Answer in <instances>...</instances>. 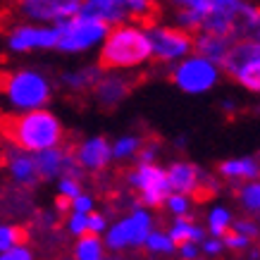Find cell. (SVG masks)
<instances>
[{
  "mask_svg": "<svg viewBox=\"0 0 260 260\" xmlns=\"http://www.w3.org/2000/svg\"><path fill=\"white\" fill-rule=\"evenodd\" d=\"M179 253L184 260H196L198 258V246L196 244H184V246H179Z\"/></svg>",
  "mask_w": 260,
  "mask_h": 260,
  "instance_id": "74e56055",
  "label": "cell"
},
{
  "mask_svg": "<svg viewBox=\"0 0 260 260\" xmlns=\"http://www.w3.org/2000/svg\"><path fill=\"white\" fill-rule=\"evenodd\" d=\"M57 189H60V196L70 198V201H74L77 196H81V184L77 179H70V177H62Z\"/></svg>",
  "mask_w": 260,
  "mask_h": 260,
  "instance_id": "1f68e13d",
  "label": "cell"
},
{
  "mask_svg": "<svg viewBox=\"0 0 260 260\" xmlns=\"http://www.w3.org/2000/svg\"><path fill=\"white\" fill-rule=\"evenodd\" d=\"M26 241V232L22 227H12V224H0V253L10 251L15 246H22Z\"/></svg>",
  "mask_w": 260,
  "mask_h": 260,
  "instance_id": "d4e9b609",
  "label": "cell"
},
{
  "mask_svg": "<svg viewBox=\"0 0 260 260\" xmlns=\"http://www.w3.org/2000/svg\"><path fill=\"white\" fill-rule=\"evenodd\" d=\"M67 229H70L74 237H84V234H88V215L72 213V217L67 220Z\"/></svg>",
  "mask_w": 260,
  "mask_h": 260,
  "instance_id": "4dcf8cb0",
  "label": "cell"
},
{
  "mask_svg": "<svg viewBox=\"0 0 260 260\" xmlns=\"http://www.w3.org/2000/svg\"><path fill=\"white\" fill-rule=\"evenodd\" d=\"M146 244V248H148L150 253H172L177 246L172 244V239L167 237V234H162V232H150L148 239L143 241Z\"/></svg>",
  "mask_w": 260,
  "mask_h": 260,
  "instance_id": "4316f807",
  "label": "cell"
},
{
  "mask_svg": "<svg viewBox=\"0 0 260 260\" xmlns=\"http://www.w3.org/2000/svg\"><path fill=\"white\" fill-rule=\"evenodd\" d=\"M232 43H234V39L215 36V34H198V39H193V48H196L198 55L210 60L213 64H217L220 70H222V62H224Z\"/></svg>",
  "mask_w": 260,
  "mask_h": 260,
  "instance_id": "2e32d148",
  "label": "cell"
},
{
  "mask_svg": "<svg viewBox=\"0 0 260 260\" xmlns=\"http://www.w3.org/2000/svg\"><path fill=\"white\" fill-rule=\"evenodd\" d=\"M57 50L62 53H84L108 36V24L95 17L77 15L57 22Z\"/></svg>",
  "mask_w": 260,
  "mask_h": 260,
  "instance_id": "5b68a950",
  "label": "cell"
},
{
  "mask_svg": "<svg viewBox=\"0 0 260 260\" xmlns=\"http://www.w3.org/2000/svg\"><path fill=\"white\" fill-rule=\"evenodd\" d=\"M139 148H141V139H136V136H122L112 146V158L115 160L134 158L136 153H139Z\"/></svg>",
  "mask_w": 260,
  "mask_h": 260,
  "instance_id": "484cf974",
  "label": "cell"
},
{
  "mask_svg": "<svg viewBox=\"0 0 260 260\" xmlns=\"http://www.w3.org/2000/svg\"><path fill=\"white\" fill-rule=\"evenodd\" d=\"M8 48L12 53L57 48V29L55 26H15L8 36Z\"/></svg>",
  "mask_w": 260,
  "mask_h": 260,
  "instance_id": "7c38bea8",
  "label": "cell"
},
{
  "mask_svg": "<svg viewBox=\"0 0 260 260\" xmlns=\"http://www.w3.org/2000/svg\"><path fill=\"white\" fill-rule=\"evenodd\" d=\"M77 260H105L103 258V244L95 234H84L77 244Z\"/></svg>",
  "mask_w": 260,
  "mask_h": 260,
  "instance_id": "cb8c5ba5",
  "label": "cell"
},
{
  "mask_svg": "<svg viewBox=\"0 0 260 260\" xmlns=\"http://www.w3.org/2000/svg\"><path fill=\"white\" fill-rule=\"evenodd\" d=\"M251 39H253V41H258V43H260V24H258V29L253 31V36H251Z\"/></svg>",
  "mask_w": 260,
  "mask_h": 260,
  "instance_id": "f35d334b",
  "label": "cell"
},
{
  "mask_svg": "<svg viewBox=\"0 0 260 260\" xmlns=\"http://www.w3.org/2000/svg\"><path fill=\"white\" fill-rule=\"evenodd\" d=\"M217 174L222 179L244 184L251 179H260V158L258 155H244V158H229L222 160L217 167Z\"/></svg>",
  "mask_w": 260,
  "mask_h": 260,
  "instance_id": "9a60e30c",
  "label": "cell"
},
{
  "mask_svg": "<svg viewBox=\"0 0 260 260\" xmlns=\"http://www.w3.org/2000/svg\"><path fill=\"white\" fill-rule=\"evenodd\" d=\"M222 72L229 74L239 86L260 95V43L253 39H239L232 43Z\"/></svg>",
  "mask_w": 260,
  "mask_h": 260,
  "instance_id": "277c9868",
  "label": "cell"
},
{
  "mask_svg": "<svg viewBox=\"0 0 260 260\" xmlns=\"http://www.w3.org/2000/svg\"><path fill=\"white\" fill-rule=\"evenodd\" d=\"M79 15L95 17L105 24H117L126 19V10L122 0H81Z\"/></svg>",
  "mask_w": 260,
  "mask_h": 260,
  "instance_id": "e0dca14e",
  "label": "cell"
},
{
  "mask_svg": "<svg viewBox=\"0 0 260 260\" xmlns=\"http://www.w3.org/2000/svg\"><path fill=\"white\" fill-rule=\"evenodd\" d=\"M158 153H160V143L155 141H148L146 146L141 143V148H139V162H155V158H158Z\"/></svg>",
  "mask_w": 260,
  "mask_h": 260,
  "instance_id": "d6a6232c",
  "label": "cell"
},
{
  "mask_svg": "<svg viewBox=\"0 0 260 260\" xmlns=\"http://www.w3.org/2000/svg\"><path fill=\"white\" fill-rule=\"evenodd\" d=\"M0 91L17 110H41L50 101V81L31 70L0 72Z\"/></svg>",
  "mask_w": 260,
  "mask_h": 260,
  "instance_id": "3957f363",
  "label": "cell"
},
{
  "mask_svg": "<svg viewBox=\"0 0 260 260\" xmlns=\"http://www.w3.org/2000/svg\"><path fill=\"white\" fill-rule=\"evenodd\" d=\"M167 210L172 215H177V217H186L191 210V201L186 196H181V193H172V196H167L165 201Z\"/></svg>",
  "mask_w": 260,
  "mask_h": 260,
  "instance_id": "f1b7e54d",
  "label": "cell"
},
{
  "mask_svg": "<svg viewBox=\"0 0 260 260\" xmlns=\"http://www.w3.org/2000/svg\"><path fill=\"white\" fill-rule=\"evenodd\" d=\"M150 43L146 36V26L141 24H119L112 31H108L103 41L101 55H98V67L103 72L115 70H134L148 62Z\"/></svg>",
  "mask_w": 260,
  "mask_h": 260,
  "instance_id": "7a4b0ae2",
  "label": "cell"
},
{
  "mask_svg": "<svg viewBox=\"0 0 260 260\" xmlns=\"http://www.w3.org/2000/svg\"><path fill=\"white\" fill-rule=\"evenodd\" d=\"M167 172V181H170V191L181 193V196H191L196 193L198 198H205L208 193L213 196L217 191V184L210 174H205L203 170H198L193 162L186 160H177L165 170Z\"/></svg>",
  "mask_w": 260,
  "mask_h": 260,
  "instance_id": "ba28073f",
  "label": "cell"
},
{
  "mask_svg": "<svg viewBox=\"0 0 260 260\" xmlns=\"http://www.w3.org/2000/svg\"><path fill=\"white\" fill-rule=\"evenodd\" d=\"M72 210H74V213H79V215H88L91 210H93V201L81 193V196H77L74 201H72Z\"/></svg>",
  "mask_w": 260,
  "mask_h": 260,
  "instance_id": "d590c367",
  "label": "cell"
},
{
  "mask_svg": "<svg viewBox=\"0 0 260 260\" xmlns=\"http://www.w3.org/2000/svg\"><path fill=\"white\" fill-rule=\"evenodd\" d=\"M232 232H237V234H241V237L246 239H258L260 237V224L253 217H239V220L232 222Z\"/></svg>",
  "mask_w": 260,
  "mask_h": 260,
  "instance_id": "83f0119b",
  "label": "cell"
},
{
  "mask_svg": "<svg viewBox=\"0 0 260 260\" xmlns=\"http://www.w3.org/2000/svg\"><path fill=\"white\" fill-rule=\"evenodd\" d=\"M222 244H224V248H232V251H246V248H251V239H246L229 229L227 234L222 237Z\"/></svg>",
  "mask_w": 260,
  "mask_h": 260,
  "instance_id": "f546056e",
  "label": "cell"
},
{
  "mask_svg": "<svg viewBox=\"0 0 260 260\" xmlns=\"http://www.w3.org/2000/svg\"><path fill=\"white\" fill-rule=\"evenodd\" d=\"M129 184L139 189L141 203L148 205V208L165 205L167 196H170L167 172L155 162H139L134 172L129 174Z\"/></svg>",
  "mask_w": 260,
  "mask_h": 260,
  "instance_id": "9c48e42d",
  "label": "cell"
},
{
  "mask_svg": "<svg viewBox=\"0 0 260 260\" xmlns=\"http://www.w3.org/2000/svg\"><path fill=\"white\" fill-rule=\"evenodd\" d=\"M0 260H34V255H31V251L22 244V246L10 248V251H3L0 253Z\"/></svg>",
  "mask_w": 260,
  "mask_h": 260,
  "instance_id": "836d02e7",
  "label": "cell"
},
{
  "mask_svg": "<svg viewBox=\"0 0 260 260\" xmlns=\"http://www.w3.org/2000/svg\"><path fill=\"white\" fill-rule=\"evenodd\" d=\"M62 160H64V150L60 148L39 150L34 155V165H36L39 179H55L57 174H62Z\"/></svg>",
  "mask_w": 260,
  "mask_h": 260,
  "instance_id": "44dd1931",
  "label": "cell"
},
{
  "mask_svg": "<svg viewBox=\"0 0 260 260\" xmlns=\"http://www.w3.org/2000/svg\"><path fill=\"white\" fill-rule=\"evenodd\" d=\"M0 136L17 150L39 153L48 148H60L64 139L62 122L48 110H26L22 115H3Z\"/></svg>",
  "mask_w": 260,
  "mask_h": 260,
  "instance_id": "6da1fadb",
  "label": "cell"
},
{
  "mask_svg": "<svg viewBox=\"0 0 260 260\" xmlns=\"http://www.w3.org/2000/svg\"><path fill=\"white\" fill-rule=\"evenodd\" d=\"M103 77V70L95 64V67H81V70L74 72H64L60 81L62 86L72 93H81V91H93V86L98 84V79Z\"/></svg>",
  "mask_w": 260,
  "mask_h": 260,
  "instance_id": "d6986e66",
  "label": "cell"
},
{
  "mask_svg": "<svg viewBox=\"0 0 260 260\" xmlns=\"http://www.w3.org/2000/svg\"><path fill=\"white\" fill-rule=\"evenodd\" d=\"M222 70L217 64H213L210 60L196 55V57H186L184 62H179L172 70V81L174 86L181 88L184 93H205L210 88L217 86L220 81Z\"/></svg>",
  "mask_w": 260,
  "mask_h": 260,
  "instance_id": "8992f818",
  "label": "cell"
},
{
  "mask_svg": "<svg viewBox=\"0 0 260 260\" xmlns=\"http://www.w3.org/2000/svg\"><path fill=\"white\" fill-rule=\"evenodd\" d=\"M146 36L150 43V53L158 62H174L193 48V39L189 31L179 26H162V24H150L146 26Z\"/></svg>",
  "mask_w": 260,
  "mask_h": 260,
  "instance_id": "52a82bcc",
  "label": "cell"
},
{
  "mask_svg": "<svg viewBox=\"0 0 260 260\" xmlns=\"http://www.w3.org/2000/svg\"><path fill=\"white\" fill-rule=\"evenodd\" d=\"M153 232V220L150 215L141 208H136L134 213L119 220L115 227L108 229L105 234V246L112 248V251H119V248H126V246H141L148 234Z\"/></svg>",
  "mask_w": 260,
  "mask_h": 260,
  "instance_id": "30bf717a",
  "label": "cell"
},
{
  "mask_svg": "<svg viewBox=\"0 0 260 260\" xmlns=\"http://www.w3.org/2000/svg\"><path fill=\"white\" fill-rule=\"evenodd\" d=\"M132 91V81L119 77V74H108V77H101L98 84L93 86V95L95 103L103 105V108H115L124 101Z\"/></svg>",
  "mask_w": 260,
  "mask_h": 260,
  "instance_id": "5bb4252c",
  "label": "cell"
},
{
  "mask_svg": "<svg viewBox=\"0 0 260 260\" xmlns=\"http://www.w3.org/2000/svg\"><path fill=\"white\" fill-rule=\"evenodd\" d=\"M8 170L12 174V179L22 186H34L39 184V172H36V165H34V158L29 153H19V150H12L8 158Z\"/></svg>",
  "mask_w": 260,
  "mask_h": 260,
  "instance_id": "ac0fdd59",
  "label": "cell"
},
{
  "mask_svg": "<svg viewBox=\"0 0 260 260\" xmlns=\"http://www.w3.org/2000/svg\"><path fill=\"white\" fill-rule=\"evenodd\" d=\"M167 237L172 239V244L179 248V246H184V244H201L205 239V232H203V227L193 224V220L186 215V217H177V220L172 222Z\"/></svg>",
  "mask_w": 260,
  "mask_h": 260,
  "instance_id": "ffe728a7",
  "label": "cell"
},
{
  "mask_svg": "<svg viewBox=\"0 0 260 260\" xmlns=\"http://www.w3.org/2000/svg\"><path fill=\"white\" fill-rule=\"evenodd\" d=\"M201 248H203L205 255H220V253L224 251V244H222V239H217V237H205L203 241H201Z\"/></svg>",
  "mask_w": 260,
  "mask_h": 260,
  "instance_id": "e575fe53",
  "label": "cell"
},
{
  "mask_svg": "<svg viewBox=\"0 0 260 260\" xmlns=\"http://www.w3.org/2000/svg\"><path fill=\"white\" fill-rule=\"evenodd\" d=\"M81 0H22L19 12L34 22H64L79 12Z\"/></svg>",
  "mask_w": 260,
  "mask_h": 260,
  "instance_id": "8fae6325",
  "label": "cell"
},
{
  "mask_svg": "<svg viewBox=\"0 0 260 260\" xmlns=\"http://www.w3.org/2000/svg\"><path fill=\"white\" fill-rule=\"evenodd\" d=\"M232 222H234V217H232V213H229L227 208H224V205H215L213 210L208 213V229H210V237L222 239L229 229H232Z\"/></svg>",
  "mask_w": 260,
  "mask_h": 260,
  "instance_id": "603a6c76",
  "label": "cell"
},
{
  "mask_svg": "<svg viewBox=\"0 0 260 260\" xmlns=\"http://www.w3.org/2000/svg\"><path fill=\"white\" fill-rule=\"evenodd\" d=\"M237 201L239 205L244 208L246 215H260V179H251V181H244L237 186Z\"/></svg>",
  "mask_w": 260,
  "mask_h": 260,
  "instance_id": "7402d4cb",
  "label": "cell"
},
{
  "mask_svg": "<svg viewBox=\"0 0 260 260\" xmlns=\"http://www.w3.org/2000/svg\"><path fill=\"white\" fill-rule=\"evenodd\" d=\"M72 153H74V160L79 162L81 170L98 172L112 160V143L105 136H95V139L79 143V148H72Z\"/></svg>",
  "mask_w": 260,
  "mask_h": 260,
  "instance_id": "4fadbf2b",
  "label": "cell"
},
{
  "mask_svg": "<svg viewBox=\"0 0 260 260\" xmlns=\"http://www.w3.org/2000/svg\"><path fill=\"white\" fill-rule=\"evenodd\" d=\"M108 229V224H105V217L103 215H91L88 213V234H103Z\"/></svg>",
  "mask_w": 260,
  "mask_h": 260,
  "instance_id": "8d00e7d4",
  "label": "cell"
}]
</instances>
